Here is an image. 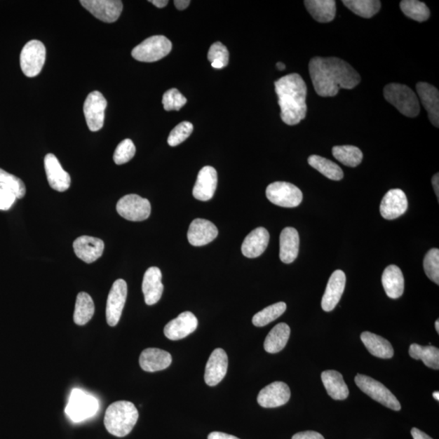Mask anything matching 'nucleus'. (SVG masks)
I'll list each match as a JSON object with an SVG mask.
<instances>
[{"mask_svg":"<svg viewBox=\"0 0 439 439\" xmlns=\"http://www.w3.org/2000/svg\"><path fill=\"white\" fill-rule=\"evenodd\" d=\"M99 407V401L95 396L83 390L74 389L65 407V413L71 421L79 423L95 416Z\"/></svg>","mask_w":439,"mask_h":439,"instance_id":"39448f33","label":"nucleus"},{"mask_svg":"<svg viewBox=\"0 0 439 439\" xmlns=\"http://www.w3.org/2000/svg\"><path fill=\"white\" fill-rule=\"evenodd\" d=\"M309 74L316 94L321 97H334L340 89L351 90L360 83V74L337 58L311 59Z\"/></svg>","mask_w":439,"mask_h":439,"instance_id":"f257e3e1","label":"nucleus"},{"mask_svg":"<svg viewBox=\"0 0 439 439\" xmlns=\"http://www.w3.org/2000/svg\"><path fill=\"white\" fill-rule=\"evenodd\" d=\"M290 399L288 385L283 381H275L263 388L259 393L257 402L265 408H274L285 405Z\"/></svg>","mask_w":439,"mask_h":439,"instance_id":"4468645a","label":"nucleus"},{"mask_svg":"<svg viewBox=\"0 0 439 439\" xmlns=\"http://www.w3.org/2000/svg\"><path fill=\"white\" fill-rule=\"evenodd\" d=\"M324 386L328 395L335 400H344L349 396V389L345 384L344 377L335 370L324 371L321 374Z\"/></svg>","mask_w":439,"mask_h":439,"instance_id":"c85d7f7f","label":"nucleus"},{"mask_svg":"<svg viewBox=\"0 0 439 439\" xmlns=\"http://www.w3.org/2000/svg\"><path fill=\"white\" fill-rule=\"evenodd\" d=\"M418 95L428 112V117L433 126H439V93L435 86L426 83H418L416 86Z\"/></svg>","mask_w":439,"mask_h":439,"instance_id":"b1692460","label":"nucleus"},{"mask_svg":"<svg viewBox=\"0 0 439 439\" xmlns=\"http://www.w3.org/2000/svg\"><path fill=\"white\" fill-rule=\"evenodd\" d=\"M410 355L413 359L421 360L424 364L431 369H439V350L435 346L413 344L410 348Z\"/></svg>","mask_w":439,"mask_h":439,"instance_id":"f704fd0d","label":"nucleus"},{"mask_svg":"<svg viewBox=\"0 0 439 439\" xmlns=\"http://www.w3.org/2000/svg\"><path fill=\"white\" fill-rule=\"evenodd\" d=\"M218 236L215 224L205 219H194L187 232L189 243L192 246L202 247L210 243Z\"/></svg>","mask_w":439,"mask_h":439,"instance_id":"a211bd4d","label":"nucleus"},{"mask_svg":"<svg viewBox=\"0 0 439 439\" xmlns=\"http://www.w3.org/2000/svg\"><path fill=\"white\" fill-rule=\"evenodd\" d=\"M161 280L162 273L159 268L151 267L147 270L142 280V290L147 305L159 302L164 290Z\"/></svg>","mask_w":439,"mask_h":439,"instance_id":"5701e85b","label":"nucleus"},{"mask_svg":"<svg viewBox=\"0 0 439 439\" xmlns=\"http://www.w3.org/2000/svg\"><path fill=\"white\" fill-rule=\"evenodd\" d=\"M277 68L280 71H283L285 69V65L282 62H278L277 64Z\"/></svg>","mask_w":439,"mask_h":439,"instance_id":"5fc2aeb1","label":"nucleus"},{"mask_svg":"<svg viewBox=\"0 0 439 439\" xmlns=\"http://www.w3.org/2000/svg\"><path fill=\"white\" fill-rule=\"evenodd\" d=\"M172 43L163 35L147 39L132 50L133 58L141 62H156L170 53Z\"/></svg>","mask_w":439,"mask_h":439,"instance_id":"423d86ee","label":"nucleus"},{"mask_svg":"<svg viewBox=\"0 0 439 439\" xmlns=\"http://www.w3.org/2000/svg\"><path fill=\"white\" fill-rule=\"evenodd\" d=\"M382 285L388 297L399 299L405 292V278L401 269L396 265L391 264L382 273Z\"/></svg>","mask_w":439,"mask_h":439,"instance_id":"cd10ccee","label":"nucleus"},{"mask_svg":"<svg viewBox=\"0 0 439 439\" xmlns=\"http://www.w3.org/2000/svg\"><path fill=\"white\" fill-rule=\"evenodd\" d=\"M228 369V356L222 349H217L212 352L207 362L204 380L209 386H215L227 375Z\"/></svg>","mask_w":439,"mask_h":439,"instance_id":"6ab92c4d","label":"nucleus"},{"mask_svg":"<svg viewBox=\"0 0 439 439\" xmlns=\"http://www.w3.org/2000/svg\"><path fill=\"white\" fill-rule=\"evenodd\" d=\"M17 196L7 187L0 185V210L8 211L17 201Z\"/></svg>","mask_w":439,"mask_h":439,"instance_id":"49530a36","label":"nucleus"},{"mask_svg":"<svg viewBox=\"0 0 439 439\" xmlns=\"http://www.w3.org/2000/svg\"><path fill=\"white\" fill-rule=\"evenodd\" d=\"M127 298V284L123 279L116 280L112 285L107 300L106 318L110 326L119 324Z\"/></svg>","mask_w":439,"mask_h":439,"instance_id":"f8f14e48","label":"nucleus"},{"mask_svg":"<svg viewBox=\"0 0 439 439\" xmlns=\"http://www.w3.org/2000/svg\"><path fill=\"white\" fill-rule=\"evenodd\" d=\"M433 398H435V399L436 400H438V401L439 400V393H438V391L433 392Z\"/></svg>","mask_w":439,"mask_h":439,"instance_id":"6e6d98bb","label":"nucleus"},{"mask_svg":"<svg viewBox=\"0 0 439 439\" xmlns=\"http://www.w3.org/2000/svg\"><path fill=\"white\" fill-rule=\"evenodd\" d=\"M76 256L85 263L91 264L102 257L104 250L103 240L90 236H81L74 242Z\"/></svg>","mask_w":439,"mask_h":439,"instance_id":"4be33fe9","label":"nucleus"},{"mask_svg":"<svg viewBox=\"0 0 439 439\" xmlns=\"http://www.w3.org/2000/svg\"><path fill=\"white\" fill-rule=\"evenodd\" d=\"M172 356L168 351L158 349H147L142 352L140 365L142 370L149 372L167 369L172 363Z\"/></svg>","mask_w":439,"mask_h":439,"instance_id":"a878e982","label":"nucleus"},{"mask_svg":"<svg viewBox=\"0 0 439 439\" xmlns=\"http://www.w3.org/2000/svg\"><path fill=\"white\" fill-rule=\"evenodd\" d=\"M424 269L428 279L432 282L439 284V250L433 248L430 250L424 259Z\"/></svg>","mask_w":439,"mask_h":439,"instance_id":"a19ab883","label":"nucleus"},{"mask_svg":"<svg viewBox=\"0 0 439 439\" xmlns=\"http://www.w3.org/2000/svg\"><path fill=\"white\" fill-rule=\"evenodd\" d=\"M432 184L433 187V190H435L437 197L439 196V175L438 173L433 175L432 178Z\"/></svg>","mask_w":439,"mask_h":439,"instance_id":"603ef678","label":"nucleus"},{"mask_svg":"<svg viewBox=\"0 0 439 439\" xmlns=\"http://www.w3.org/2000/svg\"><path fill=\"white\" fill-rule=\"evenodd\" d=\"M360 339L370 353L377 358L391 359L394 356V349L390 342L382 337L370 332H364L361 334Z\"/></svg>","mask_w":439,"mask_h":439,"instance_id":"c756f323","label":"nucleus"},{"mask_svg":"<svg viewBox=\"0 0 439 439\" xmlns=\"http://www.w3.org/2000/svg\"><path fill=\"white\" fill-rule=\"evenodd\" d=\"M299 248V233L293 227L283 229L280 236L281 260L285 264H290L297 258Z\"/></svg>","mask_w":439,"mask_h":439,"instance_id":"bb28decb","label":"nucleus"},{"mask_svg":"<svg viewBox=\"0 0 439 439\" xmlns=\"http://www.w3.org/2000/svg\"><path fill=\"white\" fill-rule=\"evenodd\" d=\"M0 185L11 190L18 198H22L27 193L24 182L19 177L0 168Z\"/></svg>","mask_w":439,"mask_h":439,"instance_id":"ea45409f","label":"nucleus"},{"mask_svg":"<svg viewBox=\"0 0 439 439\" xmlns=\"http://www.w3.org/2000/svg\"><path fill=\"white\" fill-rule=\"evenodd\" d=\"M46 60V48L39 40L29 41L20 53V63L22 72L29 78L38 76Z\"/></svg>","mask_w":439,"mask_h":439,"instance_id":"6e6552de","label":"nucleus"},{"mask_svg":"<svg viewBox=\"0 0 439 439\" xmlns=\"http://www.w3.org/2000/svg\"><path fill=\"white\" fill-rule=\"evenodd\" d=\"M44 168L50 187L59 192L68 190L71 183L70 176L69 173L64 170L55 155L49 153L45 156Z\"/></svg>","mask_w":439,"mask_h":439,"instance_id":"dca6fc26","label":"nucleus"},{"mask_svg":"<svg viewBox=\"0 0 439 439\" xmlns=\"http://www.w3.org/2000/svg\"><path fill=\"white\" fill-rule=\"evenodd\" d=\"M107 105L108 102L99 91L91 92L86 97L83 112L90 130L95 132L103 128Z\"/></svg>","mask_w":439,"mask_h":439,"instance_id":"9b49d317","label":"nucleus"},{"mask_svg":"<svg viewBox=\"0 0 439 439\" xmlns=\"http://www.w3.org/2000/svg\"><path fill=\"white\" fill-rule=\"evenodd\" d=\"M285 310H287V304L284 302L270 305L253 316L252 323L257 327H263L277 320L285 313Z\"/></svg>","mask_w":439,"mask_h":439,"instance_id":"58836bf2","label":"nucleus"},{"mask_svg":"<svg viewBox=\"0 0 439 439\" xmlns=\"http://www.w3.org/2000/svg\"><path fill=\"white\" fill-rule=\"evenodd\" d=\"M268 200L283 208H295L303 201V193L292 183L275 182L266 189Z\"/></svg>","mask_w":439,"mask_h":439,"instance_id":"1a4fd4ad","label":"nucleus"},{"mask_svg":"<svg viewBox=\"0 0 439 439\" xmlns=\"http://www.w3.org/2000/svg\"><path fill=\"white\" fill-rule=\"evenodd\" d=\"M80 4L95 18L106 23L115 22L123 9L119 0H81Z\"/></svg>","mask_w":439,"mask_h":439,"instance_id":"ddd939ff","label":"nucleus"},{"mask_svg":"<svg viewBox=\"0 0 439 439\" xmlns=\"http://www.w3.org/2000/svg\"><path fill=\"white\" fill-rule=\"evenodd\" d=\"M411 433L413 439H433L427 435L426 433L420 431L419 428H412Z\"/></svg>","mask_w":439,"mask_h":439,"instance_id":"8fccbe9b","label":"nucleus"},{"mask_svg":"<svg viewBox=\"0 0 439 439\" xmlns=\"http://www.w3.org/2000/svg\"><path fill=\"white\" fill-rule=\"evenodd\" d=\"M308 161L311 167L330 180L340 181L344 178L343 170L333 161L318 155L309 156Z\"/></svg>","mask_w":439,"mask_h":439,"instance_id":"72a5a7b5","label":"nucleus"},{"mask_svg":"<svg viewBox=\"0 0 439 439\" xmlns=\"http://www.w3.org/2000/svg\"><path fill=\"white\" fill-rule=\"evenodd\" d=\"M332 153L336 160L351 168L358 166L363 160V153L355 146H335Z\"/></svg>","mask_w":439,"mask_h":439,"instance_id":"c9c22d12","label":"nucleus"},{"mask_svg":"<svg viewBox=\"0 0 439 439\" xmlns=\"http://www.w3.org/2000/svg\"><path fill=\"white\" fill-rule=\"evenodd\" d=\"M269 234L266 229L259 227L245 238L242 245V253L248 258H257L262 255L268 247Z\"/></svg>","mask_w":439,"mask_h":439,"instance_id":"393cba45","label":"nucleus"},{"mask_svg":"<svg viewBox=\"0 0 439 439\" xmlns=\"http://www.w3.org/2000/svg\"><path fill=\"white\" fill-rule=\"evenodd\" d=\"M149 2L153 4V5H155L156 7L159 8H165L166 5L168 4V1H167V0H152V1H149Z\"/></svg>","mask_w":439,"mask_h":439,"instance_id":"864d4df0","label":"nucleus"},{"mask_svg":"<svg viewBox=\"0 0 439 439\" xmlns=\"http://www.w3.org/2000/svg\"><path fill=\"white\" fill-rule=\"evenodd\" d=\"M139 419V412L134 403L117 401L108 407L105 412L104 426L111 435L126 437L132 431Z\"/></svg>","mask_w":439,"mask_h":439,"instance_id":"7ed1b4c3","label":"nucleus"},{"mask_svg":"<svg viewBox=\"0 0 439 439\" xmlns=\"http://www.w3.org/2000/svg\"><path fill=\"white\" fill-rule=\"evenodd\" d=\"M116 211L130 222L145 221L151 215V203L147 198L131 194L122 197L116 204Z\"/></svg>","mask_w":439,"mask_h":439,"instance_id":"9d476101","label":"nucleus"},{"mask_svg":"<svg viewBox=\"0 0 439 439\" xmlns=\"http://www.w3.org/2000/svg\"><path fill=\"white\" fill-rule=\"evenodd\" d=\"M208 439H239L238 438L228 435V433L222 432H212L209 433Z\"/></svg>","mask_w":439,"mask_h":439,"instance_id":"09e8293b","label":"nucleus"},{"mask_svg":"<svg viewBox=\"0 0 439 439\" xmlns=\"http://www.w3.org/2000/svg\"><path fill=\"white\" fill-rule=\"evenodd\" d=\"M217 187V173L212 166H204L198 172L197 180L193 188V196L198 201H210Z\"/></svg>","mask_w":439,"mask_h":439,"instance_id":"aec40b11","label":"nucleus"},{"mask_svg":"<svg viewBox=\"0 0 439 439\" xmlns=\"http://www.w3.org/2000/svg\"><path fill=\"white\" fill-rule=\"evenodd\" d=\"M194 126L189 121H183L173 129L168 137V144L176 147L185 141L192 134Z\"/></svg>","mask_w":439,"mask_h":439,"instance_id":"37998d69","label":"nucleus"},{"mask_svg":"<svg viewBox=\"0 0 439 439\" xmlns=\"http://www.w3.org/2000/svg\"><path fill=\"white\" fill-rule=\"evenodd\" d=\"M187 102L186 97H184L180 90L175 88L166 91L162 100V104L166 111L180 110Z\"/></svg>","mask_w":439,"mask_h":439,"instance_id":"c03bdc74","label":"nucleus"},{"mask_svg":"<svg viewBox=\"0 0 439 439\" xmlns=\"http://www.w3.org/2000/svg\"><path fill=\"white\" fill-rule=\"evenodd\" d=\"M304 5L316 22L328 23L335 18L336 2L334 0H307Z\"/></svg>","mask_w":439,"mask_h":439,"instance_id":"7c9ffc66","label":"nucleus"},{"mask_svg":"<svg viewBox=\"0 0 439 439\" xmlns=\"http://www.w3.org/2000/svg\"><path fill=\"white\" fill-rule=\"evenodd\" d=\"M346 285V275L342 270H336L329 279L327 287L321 300V307L325 311L334 310L339 303Z\"/></svg>","mask_w":439,"mask_h":439,"instance_id":"412c9836","label":"nucleus"},{"mask_svg":"<svg viewBox=\"0 0 439 439\" xmlns=\"http://www.w3.org/2000/svg\"><path fill=\"white\" fill-rule=\"evenodd\" d=\"M292 439H325L320 433L315 431H304L295 433Z\"/></svg>","mask_w":439,"mask_h":439,"instance_id":"de8ad7c7","label":"nucleus"},{"mask_svg":"<svg viewBox=\"0 0 439 439\" xmlns=\"http://www.w3.org/2000/svg\"><path fill=\"white\" fill-rule=\"evenodd\" d=\"M307 86L298 74L283 76L275 81V91L278 97L281 119L288 126L300 123L307 115Z\"/></svg>","mask_w":439,"mask_h":439,"instance_id":"f03ea898","label":"nucleus"},{"mask_svg":"<svg viewBox=\"0 0 439 439\" xmlns=\"http://www.w3.org/2000/svg\"><path fill=\"white\" fill-rule=\"evenodd\" d=\"M343 4L358 16L371 18L381 9V2L377 0H344Z\"/></svg>","mask_w":439,"mask_h":439,"instance_id":"e433bc0d","label":"nucleus"},{"mask_svg":"<svg viewBox=\"0 0 439 439\" xmlns=\"http://www.w3.org/2000/svg\"><path fill=\"white\" fill-rule=\"evenodd\" d=\"M400 8L407 18L418 22H426L431 17V11L426 4L417 0H403L400 3Z\"/></svg>","mask_w":439,"mask_h":439,"instance_id":"4c0bfd02","label":"nucleus"},{"mask_svg":"<svg viewBox=\"0 0 439 439\" xmlns=\"http://www.w3.org/2000/svg\"><path fill=\"white\" fill-rule=\"evenodd\" d=\"M136 148L132 140L127 139L120 142L116 147L114 160L116 165H124L135 156Z\"/></svg>","mask_w":439,"mask_h":439,"instance_id":"79ce46f5","label":"nucleus"},{"mask_svg":"<svg viewBox=\"0 0 439 439\" xmlns=\"http://www.w3.org/2000/svg\"><path fill=\"white\" fill-rule=\"evenodd\" d=\"M355 382L360 389L372 400L394 411H400L401 405L397 398L381 382L363 374H357Z\"/></svg>","mask_w":439,"mask_h":439,"instance_id":"0eeeda50","label":"nucleus"},{"mask_svg":"<svg viewBox=\"0 0 439 439\" xmlns=\"http://www.w3.org/2000/svg\"><path fill=\"white\" fill-rule=\"evenodd\" d=\"M290 335V328L285 323L275 325L265 339L264 348L269 353H278L284 349Z\"/></svg>","mask_w":439,"mask_h":439,"instance_id":"2f4dec72","label":"nucleus"},{"mask_svg":"<svg viewBox=\"0 0 439 439\" xmlns=\"http://www.w3.org/2000/svg\"><path fill=\"white\" fill-rule=\"evenodd\" d=\"M384 94L385 99L403 115L415 117L420 114V103L414 91L407 86L391 83L385 86Z\"/></svg>","mask_w":439,"mask_h":439,"instance_id":"20e7f679","label":"nucleus"},{"mask_svg":"<svg viewBox=\"0 0 439 439\" xmlns=\"http://www.w3.org/2000/svg\"><path fill=\"white\" fill-rule=\"evenodd\" d=\"M435 329L437 330V333L439 334V320H437L435 323Z\"/></svg>","mask_w":439,"mask_h":439,"instance_id":"4d7b16f0","label":"nucleus"},{"mask_svg":"<svg viewBox=\"0 0 439 439\" xmlns=\"http://www.w3.org/2000/svg\"><path fill=\"white\" fill-rule=\"evenodd\" d=\"M407 207L405 193L400 189H393L382 198L380 205L381 215L386 219H394L403 215Z\"/></svg>","mask_w":439,"mask_h":439,"instance_id":"f3484780","label":"nucleus"},{"mask_svg":"<svg viewBox=\"0 0 439 439\" xmlns=\"http://www.w3.org/2000/svg\"><path fill=\"white\" fill-rule=\"evenodd\" d=\"M190 4L191 1H189V0H176L175 1V6L178 10L186 9Z\"/></svg>","mask_w":439,"mask_h":439,"instance_id":"3c124183","label":"nucleus"},{"mask_svg":"<svg viewBox=\"0 0 439 439\" xmlns=\"http://www.w3.org/2000/svg\"><path fill=\"white\" fill-rule=\"evenodd\" d=\"M95 313V304L90 295L86 292H80L76 296L74 320L78 325L88 323Z\"/></svg>","mask_w":439,"mask_h":439,"instance_id":"473e14b6","label":"nucleus"},{"mask_svg":"<svg viewBox=\"0 0 439 439\" xmlns=\"http://www.w3.org/2000/svg\"><path fill=\"white\" fill-rule=\"evenodd\" d=\"M229 53L226 46L222 43L217 42L211 46L208 50V59L211 63L214 61L222 63L224 67H227L229 64Z\"/></svg>","mask_w":439,"mask_h":439,"instance_id":"a18cd8bd","label":"nucleus"},{"mask_svg":"<svg viewBox=\"0 0 439 439\" xmlns=\"http://www.w3.org/2000/svg\"><path fill=\"white\" fill-rule=\"evenodd\" d=\"M198 327V319L191 311H184L172 320L165 327L164 333L168 339L177 341L186 338Z\"/></svg>","mask_w":439,"mask_h":439,"instance_id":"2eb2a0df","label":"nucleus"}]
</instances>
